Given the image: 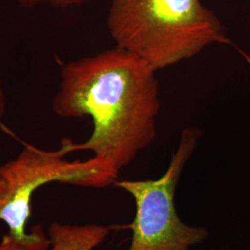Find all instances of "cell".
Wrapping results in <instances>:
<instances>
[{
    "label": "cell",
    "instance_id": "cell-1",
    "mask_svg": "<svg viewBox=\"0 0 250 250\" xmlns=\"http://www.w3.org/2000/svg\"><path fill=\"white\" fill-rule=\"evenodd\" d=\"M161 107L157 71L116 45L63 65L52 101L58 116L93 123L84 142L63 139L68 153L93 152L117 173L156 139Z\"/></svg>",
    "mask_w": 250,
    "mask_h": 250
},
{
    "label": "cell",
    "instance_id": "cell-2",
    "mask_svg": "<svg viewBox=\"0 0 250 250\" xmlns=\"http://www.w3.org/2000/svg\"><path fill=\"white\" fill-rule=\"evenodd\" d=\"M107 25L116 46L157 72L209 45L231 44L220 19L201 0H111Z\"/></svg>",
    "mask_w": 250,
    "mask_h": 250
},
{
    "label": "cell",
    "instance_id": "cell-3",
    "mask_svg": "<svg viewBox=\"0 0 250 250\" xmlns=\"http://www.w3.org/2000/svg\"><path fill=\"white\" fill-rule=\"evenodd\" d=\"M62 144L60 149L44 150L25 145L18 156L0 166V222L26 250H46L49 239L40 226L27 232L31 201L38 188L51 183L82 188H106L118 179L107 163L96 157L71 161Z\"/></svg>",
    "mask_w": 250,
    "mask_h": 250
},
{
    "label": "cell",
    "instance_id": "cell-4",
    "mask_svg": "<svg viewBox=\"0 0 250 250\" xmlns=\"http://www.w3.org/2000/svg\"><path fill=\"white\" fill-rule=\"evenodd\" d=\"M201 136L202 131L197 127L182 131L177 148L161 177L117 179L112 184L128 193L135 204L132 223L124 226L132 232L127 250H191L208 237V231L204 227L185 224L175 207L179 180Z\"/></svg>",
    "mask_w": 250,
    "mask_h": 250
},
{
    "label": "cell",
    "instance_id": "cell-5",
    "mask_svg": "<svg viewBox=\"0 0 250 250\" xmlns=\"http://www.w3.org/2000/svg\"><path fill=\"white\" fill-rule=\"evenodd\" d=\"M110 228L98 224H63L53 223L49 226L46 250H94L101 245Z\"/></svg>",
    "mask_w": 250,
    "mask_h": 250
},
{
    "label": "cell",
    "instance_id": "cell-6",
    "mask_svg": "<svg viewBox=\"0 0 250 250\" xmlns=\"http://www.w3.org/2000/svg\"><path fill=\"white\" fill-rule=\"evenodd\" d=\"M20 6L25 9L36 8L41 5H48L57 9H69L81 6L94 0H15Z\"/></svg>",
    "mask_w": 250,
    "mask_h": 250
},
{
    "label": "cell",
    "instance_id": "cell-7",
    "mask_svg": "<svg viewBox=\"0 0 250 250\" xmlns=\"http://www.w3.org/2000/svg\"><path fill=\"white\" fill-rule=\"evenodd\" d=\"M0 250H26L9 233L5 234L0 242Z\"/></svg>",
    "mask_w": 250,
    "mask_h": 250
},
{
    "label": "cell",
    "instance_id": "cell-8",
    "mask_svg": "<svg viewBox=\"0 0 250 250\" xmlns=\"http://www.w3.org/2000/svg\"><path fill=\"white\" fill-rule=\"evenodd\" d=\"M5 112H6V98L0 83V122L2 121L3 117L5 116Z\"/></svg>",
    "mask_w": 250,
    "mask_h": 250
}]
</instances>
